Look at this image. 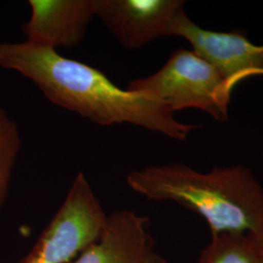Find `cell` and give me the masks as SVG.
I'll return each instance as SVG.
<instances>
[{"label": "cell", "mask_w": 263, "mask_h": 263, "mask_svg": "<svg viewBox=\"0 0 263 263\" xmlns=\"http://www.w3.org/2000/svg\"><path fill=\"white\" fill-rule=\"evenodd\" d=\"M108 215L83 173H79L62 205L19 263H67L102 234Z\"/></svg>", "instance_id": "4"}, {"label": "cell", "mask_w": 263, "mask_h": 263, "mask_svg": "<svg viewBox=\"0 0 263 263\" xmlns=\"http://www.w3.org/2000/svg\"><path fill=\"white\" fill-rule=\"evenodd\" d=\"M262 156H263V151H262Z\"/></svg>", "instance_id": "11"}, {"label": "cell", "mask_w": 263, "mask_h": 263, "mask_svg": "<svg viewBox=\"0 0 263 263\" xmlns=\"http://www.w3.org/2000/svg\"><path fill=\"white\" fill-rule=\"evenodd\" d=\"M21 147L18 126L0 106V209L8 196L13 170Z\"/></svg>", "instance_id": "10"}, {"label": "cell", "mask_w": 263, "mask_h": 263, "mask_svg": "<svg viewBox=\"0 0 263 263\" xmlns=\"http://www.w3.org/2000/svg\"><path fill=\"white\" fill-rule=\"evenodd\" d=\"M0 66L29 79L52 104L100 126L131 124L185 141L199 125L179 121L151 95L121 89L93 66L29 43H0Z\"/></svg>", "instance_id": "1"}, {"label": "cell", "mask_w": 263, "mask_h": 263, "mask_svg": "<svg viewBox=\"0 0 263 263\" xmlns=\"http://www.w3.org/2000/svg\"><path fill=\"white\" fill-rule=\"evenodd\" d=\"M198 263H263V239L245 232L211 235Z\"/></svg>", "instance_id": "9"}, {"label": "cell", "mask_w": 263, "mask_h": 263, "mask_svg": "<svg viewBox=\"0 0 263 263\" xmlns=\"http://www.w3.org/2000/svg\"><path fill=\"white\" fill-rule=\"evenodd\" d=\"M182 0H95V16L117 41L139 49L158 38L174 36L184 11Z\"/></svg>", "instance_id": "5"}, {"label": "cell", "mask_w": 263, "mask_h": 263, "mask_svg": "<svg viewBox=\"0 0 263 263\" xmlns=\"http://www.w3.org/2000/svg\"><path fill=\"white\" fill-rule=\"evenodd\" d=\"M72 263H169L160 254L147 216L131 210L108 215L102 234Z\"/></svg>", "instance_id": "7"}, {"label": "cell", "mask_w": 263, "mask_h": 263, "mask_svg": "<svg viewBox=\"0 0 263 263\" xmlns=\"http://www.w3.org/2000/svg\"><path fill=\"white\" fill-rule=\"evenodd\" d=\"M127 184L157 202H174L204 218L211 235L252 233L263 239V185L243 165L199 172L184 164L132 171Z\"/></svg>", "instance_id": "2"}, {"label": "cell", "mask_w": 263, "mask_h": 263, "mask_svg": "<svg viewBox=\"0 0 263 263\" xmlns=\"http://www.w3.org/2000/svg\"><path fill=\"white\" fill-rule=\"evenodd\" d=\"M237 85L193 50H175L151 76L132 80L128 90L151 95L175 113L195 108L216 121L228 120V107Z\"/></svg>", "instance_id": "3"}, {"label": "cell", "mask_w": 263, "mask_h": 263, "mask_svg": "<svg viewBox=\"0 0 263 263\" xmlns=\"http://www.w3.org/2000/svg\"><path fill=\"white\" fill-rule=\"evenodd\" d=\"M23 26L29 43L56 50L78 45L95 16V0H29Z\"/></svg>", "instance_id": "8"}, {"label": "cell", "mask_w": 263, "mask_h": 263, "mask_svg": "<svg viewBox=\"0 0 263 263\" xmlns=\"http://www.w3.org/2000/svg\"><path fill=\"white\" fill-rule=\"evenodd\" d=\"M174 36L187 40L195 53L237 86L250 77L263 76V45L253 43L245 31L205 29L184 12L176 24Z\"/></svg>", "instance_id": "6"}]
</instances>
